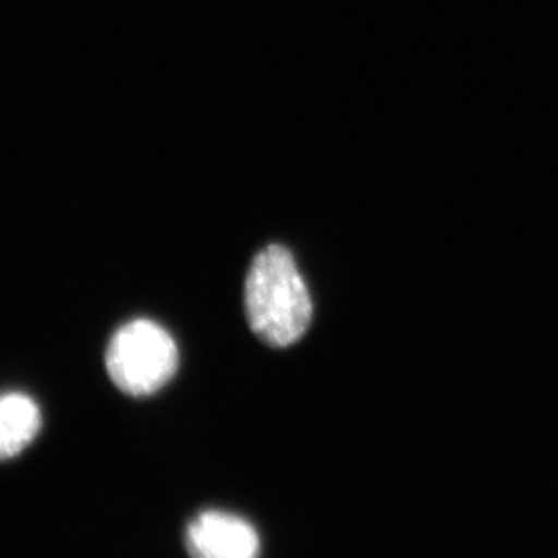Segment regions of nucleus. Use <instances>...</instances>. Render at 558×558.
Here are the masks:
<instances>
[{"instance_id": "obj_4", "label": "nucleus", "mask_w": 558, "mask_h": 558, "mask_svg": "<svg viewBox=\"0 0 558 558\" xmlns=\"http://www.w3.org/2000/svg\"><path fill=\"white\" fill-rule=\"evenodd\" d=\"M43 424L40 410L29 396H0V461L19 456L32 445Z\"/></svg>"}, {"instance_id": "obj_3", "label": "nucleus", "mask_w": 558, "mask_h": 558, "mask_svg": "<svg viewBox=\"0 0 558 558\" xmlns=\"http://www.w3.org/2000/svg\"><path fill=\"white\" fill-rule=\"evenodd\" d=\"M191 558H258L259 537L242 517L209 510L194 517L185 532Z\"/></svg>"}, {"instance_id": "obj_2", "label": "nucleus", "mask_w": 558, "mask_h": 558, "mask_svg": "<svg viewBox=\"0 0 558 558\" xmlns=\"http://www.w3.org/2000/svg\"><path fill=\"white\" fill-rule=\"evenodd\" d=\"M178 344L166 328L150 319H133L113 333L106 352L111 381L124 393L150 396L178 371Z\"/></svg>"}, {"instance_id": "obj_1", "label": "nucleus", "mask_w": 558, "mask_h": 558, "mask_svg": "<svg viewBox=\"0 0 558 558\" xmlns=\"http://www.w3.org/2000/svg\"><path fill=\"white\" fill-rule=\"evenodd\" d=\"M248 327L262 341L284 349L311 327L312 300L295 259L281 245H269L254 258L245 279Z\"/></svg>"}]
</instances>
